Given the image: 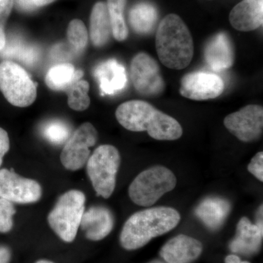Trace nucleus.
Masks as SVG:
<instances>
[{
    "label": "nucleus",
    "mask_w": 263,
    "mask_h": 263,
    "mask_svg": "<svg viewBox=\"0 0 263 263\" xmlns=\"http://www.w3.org/2000/svg\"><path fill=\"white\" fill-rule=\"evenodd\" d=\"M155 44L160 62L170 69L183 70L193 60V37L179 15L169 14L162 18L156 33Z\"/></svg>",
    "instance_id": "3"
},
{
    "label": "nucleus",
    "mask_w": 263,
    "mask_h": 263,
    "mask_svg": "<svg viewBox=\"0 0 263 263\" xmlns=\"http://www.w3.org/2000/svg\"><path fill=\"white\" fill-rule=\"evenodd\" d=\"M231 206L226 199L209 197L202 200L195 209V214L209 229H219L226 222Z\"/></svg>",
    "instance_id": "19"
},
{
    "label": "nucleus",
    "mask_w": 263,
    "mask_h": 263,
    "mask_svg": "<svg viewBox=\"0 0 263 263\" xmlns=\"http://www.w3.org/2000/svg\"><path fill=\"white\" fill-rule=\"evenodd\" d=\"M127 0H107V8L112 34L118 41H125L129 34L127 24L124 20V12Z\"/></svg>",
    "instance_id": "23"
},
{
    "label": "nucleus",
    "mask_w": 263,
    "mask_h": 263,
    "mask_svg": "<svg viewBox=\"0 0 263 263\" xmlns=\"http://www.w3.org/2000/svg\"><path fill=\"white\" fill-rule=\"evenodd\" d=\"M94 76L102 95H114L125 89L127 84L125 67L116 60H106L97 66Z\"/></svg>",
    "instance_id": "15"
},
{
    "label": "nucleus",
    "mask_w": 263,
    "mask_h": 263,
    "mask_svg": "<svg viewBox=\"0 0 263 263\" xmlns=\"http://www.w3.org/2000/svg\"><path fill=\"white\" fill-rule=\"evenodd\" d=\"M13 7V0H0V51L4 49L6 45L5 24L11 13Z\"/></svg>",
    "instance_id": "29"
},
{
    "label": "nucleus",
    "mask_w": 263,
    "mask_h": 263,
    "mask_svg": "<svg viewBox=\"0 0 263 263\" xmlns=\"http://www.w3.org/2000/svg\"><path fill=\"white\" fill-rule=\"evenodd\" d=\"M114 226L113 214L103 206H92L84 212L80 224L86 238L93 241L103 240L108 236Z\"/></svg>",
    "instance_id": "17"
},
{
    "label": "nucleus",
    "mask_w": 263,
    "mask_h": 263,
    "mask_svg": "<svg viewBox=\"0 0 263 263\" xmlns=\"http://www.w3.org/2000/svg\"><path fill=\"white\" fill-rule=\"evenodd\" d=\"M5 54L17 59L27 65H34L39 57L37 48L20 42L10 45L9 47L5 49Z\"/></svg>",
    "instance_id": "26"
},
{
    "label": "nucleus",
    "mask_w": 263,
    "mask_h": 263,
    "mask_svg": "<svg viewBox=\"0 0 263 263\" xmlns=\"http://www.w3.org/2000/svg\"><path fill=\"white\" fill-rule=\"evenodd\" d=\"M230 24L241 32L255 30L262 25L263 0H243L230 11Z\"/></svg>",
    "instance_id": "16"
},
{
    "label": "nucleus",
    "mask_w": 263,
    "mask_h": 263,
    "mask_svg": "<svg viewBox=\"0 0 263 263\" xmlns=\"http://www.w3.org/2000/svg\"><path fill=\"white\" fill-rule=\"evenodd\" d=\"M86 197L79 190H70L59 198L48 216V224L62 240H75L85 212Z\"/></svg>",
    "instance_id": "5"
},
{
    "label": "nucleus",
    "mask_w": 263,
    "mask_h": 263,
    "mask_svg": "<svg viewBox=\"0 0 263 263\" xmlns=\"http://www.w3.org/2000/svg\"><path fill=\"white\" fill-rule=\"evenodd\" d=\"M10 149V140L8 133L0 127V167L3 163V157Z\"/></svg>",
    "instance_id": "32"
},
{
    "label": "nucleus",
    "mask_w": 263,
    "mask_h": 263,
    "mask_svg": "<svg viewBox=\"0 0 263 263\" xmlns=\"http://www.w3.org/2000/svg\"><path fill=\"white\" fill-rule=\"evenodd\" d=\"M181 216L171 207H156L135 213L126 221L120 234V243L127 250H136L151 240L174 230Z\"/></svg>",
    "instance_id": "2"
},
{
    "label": "nucleus",
    "mask_w": 263,
    "mask_h": 263,
    "mask_svg": "<svg viewBox=\"0 0 263 263\" xmlns=\"http://www.w3.org/2000/svg\"><path fill=\"white\" fill-rule=\"evenodd\" d=\"M158 20V10L155 5L148 2L135 5L129 13V22L133 30L140 34H147L153 31Z\"/></svg>",
    "instance_id": "21"
},
{
    "label": "nucleus",
    "mask_w": 263,
    "mask_h": 263,
    "mask_svg": "<svg viewBox=\"0 0 263 263\" xmlns=\"http://www.w3.org/2000/svg\"><path fill=\"white\" fill-rule=\"evenodd\" d=\"M0 91L11 105L29 106L37 97L36 84L27 71L11 61L0 63Z\"/></svg>",
    "instance_id": "7"
},
{
    "label": "nucleus",
    "mask_w": 263,
    "mask_h": 263,
    "mask_svg": "<svg viewBox=\"0 0 263 263\" xmlns=\"http://www.w3.org/2000/svg\"><path fill=\"white\" fill-rule=\"evenodd\" d=\"M262 237L263 229L252 224L248 218H241L237 226L236 235L230 242V249L233 253L253 255L260 249Z\"/></svg>",
    "instance_id": "18"
},
{
    "label": "nucleus",
    "mask_w": 263,
    "mask_h": 263,
    "mask_svg": "<svg viewBox=\"0 0 263 263\" xmlns=\"http://www.w3.org/2000/svg\"><path fill=\"white\" fill-rule=\"evenodd\" d=\"M131 79L135 89L146 97H155L165 89L160 67L153 57L145 52L133 57L130 65Z\"/></svg>",
    "instance_id": "8"
},
{
    "label": "nucleus",
    "mask_w": 263,
    "mask_h": 263,
    "mask_svg": "<svg viewBox=\"0 0 263 263\" xmlns=\"http://www.w3.org/2000/svg\"><path fill=\"white\" fill-rule=\"evenodd\" d=\"M235 49L232 40L226 32H219L208 41L204 48V59L214 71L228 70L235 62Z\"/></svg>",
    "instance_id": "13"
},
{
    "label": "nucleus",
    "mask_w": 263,
    "mask_h": 263,
    "mask_svg": "<svg viewBox=\"0 0 263 263\" xmlns=\"http://www.w3.org/2000/svg\"><path fill=\"white\" fill-rule=\"evenodd\" d=\"M98 138V131L91 123L81 124L71 135L62 149L60 155L62 165L72 171L82 168L91 155L90 148L96 144Z\"/></svg>",
    "instance_id": "9"
},
{
    "label": "nucleus",
    "mask_w": 263,
    "mask_h": 263,
    "mask_svg": "<svg viewBox=\"0 0 263 263\" xmlns=\"http://www.w3.org/2000/svg\"><path fill=\"white\" fill-rule=\"evenodd\" d=\"M148 263H166L163 262V261L159 260V259H155V260L151 261V262Z\"/></svg>",
    "instance_id": "37"
},
{
    "label": "nucleus",
    "mask_w": 263,
    "mask_h": 263,
    "mask_svg": "<svg viewBox=\"0 0 263 263\" xmlns=\"http://www.w3.org/2000/svg\"><path fill=\"white\" fill-rule=\"evenodd\" d=\"M248 171L259 181H263V153L259 152L251 160Z\"/></svg>",
    "instance_id": "30"
},
{
    "label": "nucleus",
    "mask_w": 263,
    "mask_h": 263,
    "mask_svg": "<svg viewBox=\"0 0 263 263\" xmlns=\"http://www.w3.org/2000/svg\"><path fill=\"white\" fill-rule=\"evenodd\" d=\"M42 188L37 181L22 177L14 171L0 170V197L12 202L27 204L37 202Z\"/></svg>",
    "instance_id": "11"
},
{
    "label": "nucleus",
    "mask_w": 263,
    "mask_h": 263,
    "mask_svg": "<svg viewBox=\"0 0 263 263\" xmlns=\"http://www.w3.org/2000/svg\"><path fill=\"white\" fill-rule=\"evenodd\" d=\"M112 34L111 24L107 5L98 2L93 7L90 16V38L96 47L108 43Z\"/></svg>",
    "instance_id": "20"
},
{
    "label": "nucleus",
    "mask_w": 263,
    "mask_h": 263,
    "mask_svg": "<svg viewBox=\"0 0 263 263\" xmlns=\"http://www.w3.org/2000/svg\"><path fill=\"white\" fill-rule=\"evenodd\" d=\"M84 76L81 70H76L71 64H60L52 67L46 76L48 88L53 91H65L71 84L80 80Z\"/></svg>",
    "instance_id": "22"
},
{
    "label": "nucleus",
    "mask_w": 263,
    "mask_h": 263,
    "mask_svg": "<svg viewBox=\"0 0 263 263\" xmlns=\"http://www.w3.org/2000/svg\"><path fill=\"white\" fill-rule=\"evenodd\" d=\"M224 262L226 263H251L248 261H242L240 259L239 257L235 255V254H230V255L227 256L226 259H224Z\"/></svg>",
    "instance_id": "34"
},
{
    "label": "nucleus",
    "mask_w": 263,
    "mask_h": 263,
    "mask_svg": "<svg viewBox=\"0 0 263 263\" xmlns=\"http://www.w3.org/2000/svg\"><path fill=\"white\" fill-rule=\"evenodd\" d=\"M121 163L119 151L111 145H102L90 155L86 171L98 196L108 199L114 193Z\"/></svg>",
    "instance_id": "6"
},
{
    "label": "nucleus",
    "mask_w": 263,
    "mask_h": 263,
    "mask_svg": "<svg viewBox=\"0 0 263 263\" xmlns=\"http://www.w3.org/2000/svg\"><path fill=\"white\" fill-rule=\"evenodd\" d=\"M19 8L25 10H31L51 4L56 0H15Z\"/></svg>",
    "instance_id": "31"
},
{
    "label": "nucleus",
    "mask_w": 263,
    "mask_h": 263,
    "mask_svg": "<svg viewBox=\"0 0 263 263\" xmlns=\"http://www.w3.org/2000/svg\"><path fill=\"white\" fill-rule=\"evenodd\" d=\"M201 242L186 235H179L169 240L161 249V257L166 263H192L202 252Z\"/></svg>",
    "instance_id": "14"
},
{
    "label": "nucleus",
    "mask_w": 263,
    "mask_h": 263,
    "mask_svg": "<svg viewBox=\"0 0 263 263\" xmlns=\"http://www.w3.org/2000/svg\"><path fill=\"white\" fill-rule=\"evenodd\" d=\"M177 179L171 170L157 165L136 176L129 187V196L136 205L148 207L176 187Z\"/></svg>",
    "instance_id": "4"
},
{
    "label": "nucleus",
    "mask_w": 263,
    "mask_h": 263,
    "mask_svg": "<svg viewBox=\"0 0 263 263\" xmlns=\"http://www.w3.org/2000/svg\"><path fill=\"white\" fill-rule=\"evenodd\" d=\"M15 214L13 202L0 197V232L8 233L13 226V216Z\"/></svg>",
    "instance_id": "28"
},
{
    "label": "nucleus",
    "mask_w": 263,
    "mask_h": 263,
    "mask_svg": "<svg viewBox=\"0 0 263 263\" xmlns=\"http://www.w3.org/2000/svg\"><path fill=\"white\" fill-rule=\"evenodd\" d=\"M35 263H54L51 262V261L46 260V259H41V260L37 261Z\"/></svg>",
    "instance_id": "36"
},
{
    "label": "nucleus",
    "mask_w": 263,
    "mask_h": 263,
    "mask_svg": "<svg viewBox=\"0 0 263 263\" xmlns=\"http://www.w3.org/2000/svg\"><path fill=\"white\" fill-rule=\"evenodd\" d=\"M11 252L10 249L5 247H0V263H10Z\"/></svg>",
    "instance_id": "33"
},
{
    "label": "nucleus",
    "mask_w": 263,
    "mask_h": 263,
    "mask_svg": "<svg viewBox=\"0 0 263 263\" xmlns=\"http://www.w3.org/2000/svg\"><path fill=\"white\" fill-rule=\"evenodd\" d=\"M67 39L70 46L76 52H81L87 45L88 31L82 21L74 19L71 21L67 27Z\"/></svg>",
    "instance_id": "25"
},
{
    "label": "nucleus",
    "mask_w": 263,
    "mask_h": 263,
    "mask_svg": "<svg viewBox=\"0 0 263 263\" xmlns=\"http://www.w3.org/2000/svg\"><path fill=\"white\" fill-rule=\"evenodd\" d=\"M116 117L127 130L146 131L157 141H176L183 135V128L176 119L143 100L121 104L116 110Z\"/></svg>",
    "instance_id": "1"
},
{
    "label": "nucleus",
    "mask_w": 263,
    "mask_h": 263,
    "mask_svg": "<svg viewBox=\"0 0 263 263\" xmlns=\"http://www.w3.org/2000/svg\"><path fill=\"white\" fill-rule=\"evenodd\" d=\"M89 90V84L85 80H79L71 84L65 90L68 96L69 107L74 110L82 111L89 108L90 98L88 92Z\"/></svg>",
    "instance_id": "24"
},
{
    "label": "nucleus",
    "mask_w": 263,
    "mask_h": 263,
    "mask_svg": "<svg viewBox=\"0 0 263 263\" xmlns=\"http://www.w3.org/2000/svg\"><path fill=\"white\" fill-rule=\"evenodd\" d=\"M262 205L259 207L258 212L257 214V226L259 227L261 229H263V223H262Z\"/></svg>",
    "instance_id": "35"
},
{
    "label": "nucleus",
    "mask_w": 263,
    "mask_h": 263,
    "mask_svg": "<svg viewBox=\"0 0 263 263\" xmlns=\"http://www.w3.org/2000/svg\"><path fill=\"white\" fill-rule=\"evenodd\" d=\"M224 90L220 76L205 72H193L183 76L179 92L183 98L202 101L218 98Z\"/></svg>",
    "instance_id": "12"
},
{
    "label": "nucleus",
    "mask_w": 263,
    "mask_h": 263,
    "mask_svg": "<svg viewBox=\"0 0 263 263\" xmlns=\"http://www.w3.org/2000/svg\"><path fill=\"white\" fill-rule=\"evenodd\" d=\"M43 136L53 144L60 145L67 142L70 137V129L61 121H51L43 128Z\"/></svg>",
    "instance_id": "27"
},
{
    "label": "nucleus",
    "mask_w": 263,
    "mask_h": 263,
    "mask_svg": "<svg viewBox=\"0 0 263 263\" xmlns=\"http://www.w3.org/2000/svg\"><path fill=\"white\" fill-rule=\"evenodd\" d=\"M224 125L240 141L249 143L258 140L263 130V108L248 105L224 118Z\"/></svg>",
    "instance_id": "10"
}]
</instances>
